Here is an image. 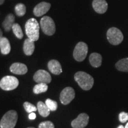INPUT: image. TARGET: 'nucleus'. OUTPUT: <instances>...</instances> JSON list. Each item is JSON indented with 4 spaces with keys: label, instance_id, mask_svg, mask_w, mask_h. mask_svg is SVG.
<instances>
[{
    "label": "nucleus",
    "instance_id": "19",
    "mask_svg": "<svg viewBox=\"0 0 128 128\" xmlns=\"http://www.w3.org/2000/svg\"><path fill=\"white\" fill-rule=\"evenodd\" d=\"M37 108H38L39 114L42 117L46 118L50 114V110L48 108L47 105L45 103H44V102H40V101L38 102V104H37Z\"/></svg>",
    "mask_w": 128,
    "mask_h": 128
},
{
    "label": "nucleus",
    "instance_id": "32",
    "mask_svg": "<svg viewBox=\"0 0 128 128\" xmlns=\"http://www.w3.org/2000/svg\"><path fill=\"white\" fill-rule=\"evenodd\" d=\"M124 128H128V122L126 124L125 127H124Z\"/></svg>",
    "mask_w": 128,
    "mask_h": 128
},
{
    "label": "nucleus",
    "instance_id": "7",
    "mask_svg": "<svg viewBox=\"0 0 128 128\" xmlns=\"http://www.w3.org/2000/svg\"><path fill=\"white\" fill-rule=\"evenodd\" d=\"M88 50V48L86 43L82 42H78L74 50V58L78 62L83 61L87 56Z\"/></svg>",
    "mask_w": 128,
    "mask_h": 128
},
{
    "label": "nucleus",
    "instance_id": "23",
    "mask_svg": "<svg viewBox=\"0 0 128 128\" xmlns=\"http://www.w3.org/2000/svg\"><path fill=\"white\" fill-rule=\"evenodd\" d=\"M12 31H13L14 34L19 39H22L23 38V33L22 31L20 26L18 23H14L12 26Z\"/></svg>",
    "mask_w": 128,
    "mask_h": 128
},
{
    "label": "nucleus",
    "instance_id": "8",
    "mask_svg": "<svg viewBox=\"0 0 128 128\" xmlns=\"http://www.w3.org/2000/svg\"><path fill=\"white\" fill-rule=\"evenodd\" d=\"M75 91L71 87L65 88L62 91L60 94V100L62 104L64 105L68 104L75 98Z\"/></svg>",
    "mask_w": 128,
    "mask_h": 128
},
{
    "label": "nucleus",
    "instance_id": "16",
    "mask_svg": "<svg viewBox=\"0 0 128 128\" xmlns=\"http://www.w3.org/2000/svg\"><path fill=\"white\" fill-rule=\"evenodd\" d=\"M89 60L92 67L98 68L102 65V56L98 53H92L90 55Z\"/></svg>",
    "mask_w": 128,
    "mask_h": 128
},
{
    "label": "nucleus",
    "instance_id": "28",
    "mask_svg": "<svg viewBox=\"0 0 128 128\" xmlns=\"http://www.w3.org/2000/svg\"><path fill=\"white\" fill-rule=\"evenodd\" d=\"M36 114H35L34 113H33V112L30 113L29 115H28V118H29V119L30 120H34L36 119Z\"/></svg>",
    "mask_w": 128,
    "mask_h": 128
},
{
    "label": "nucleus",
    "instance_id": "33",
    "mask_svg": "<svg viewBox=\"0 0 128 128\" xmlns=\"http://www.w3.org/2000/svg\"><path fill=\"white\" fill-rule=\"evenodd\" d=\"M28 128H33V127H28Z\"/></svg>",
    "mask_w": 128,
    "mask_h": 128
},
{
    "label": "nucleus",
    "instance_id": "31",
    "mask_svg": "<svg viewBox=\"0 0 128 128\" xmlns=\"http://www.w3.org/2000/svg\"><path fill=\"white\" fill-rule=\"evenodd\" d=\"M0 34H1V38H2V30H1V32H0Z\"/></svg>",
    "mask_w": 128,
    "mask_h": 128
},
{
    "label": "nucleus",
    "instance_id": "4",
    "mask_svg": "<svg viewBox=\"0 0 128 128\" xmlns=\"http://www.w3.org/2000/svg\"><path fill=\"white\" fill-rule=\"evenodd\" d=\"M40 27L44 34L52 36L55 33V24L52 18L49 16H44L40 20Z\"/></svg>",
    "mask_w": 128,
    "mask_h": 128
},
{
    "label": "nucleus",
    "instance_id": "11",
    "mask_svg": "<svg viewBox=\"0 0 128 128\" xmlns=\"http://www.w3.org/2000/svg\"><path fill=\"white\" fill-rule=\"evenodd\" d=\"M51 5L50 3L46 2H42L38 4L34 8L33 13L37 17H40L46 14L50 9Z\"/></svg>",
    "mask_w": 128,
    "mask_h": 128
},
{
    "label": "nucleus",
    "instance_id": "30",
    "mask_svg": "<svg viewBox=\"0 0 128 128\" xmlns=\"http://www.w3.org/2000/svg\"><path fill=\"white\" fill-rule=\"evenodd\" d=\"M118 128H124V127L123 125H120V126H118Z\"/></svg>",
    "mask_w": 128,
    "mask_h": 128
},
{
    "label": "nucleus",
    "instance_id": "21",
    "mask_svg": "<svg viewBox=\"0 0 128 128\" xmlns=\"http://www.w3.org/2000/svg\"><path fill=\"white\" fill-rule=\"evenodd\" d=\"M48 89V86L47 84L45 83H39L36 84L33 88V92L34 94H39L42 92H47Z\"/></svg>",
    "mask_w": 128,
    "mask_h": 128
},
{
    "label": "nucleus",
    "instance_id": "26",
    "mask_svg": "<svg viewBox=\"0 0 128 128\" xmlns=\"http://www.w3.org/2000/svg\"><path fill=\"white\" fill-rule=\"evenodd\" d=\"M39 128H55V126L52 122L45 121L39 124Z\"/></svg>",
    "mask_w": 128,
    "mask_h": 128
},
{
    "label": "nucleus",
    "instance_id": "2",
    "mask_svg": "<svg viewBox=\"0 0 128 128\" xmlns=\"http://www.w3.org/2000/svg\"><path fill=\"white\" fill-rule=\"evenodd\" d=\"M39 24L34 18H30L25 24V30L28 39L36 42L39 38Z\"/></svg>",
    "mask_w": 128,
    "mask_h": 128
},
{
    "label": "nucleus",
    "instance_id": "1",
    "mask_svg": "<svg viewBox=\"0 0 128 128\" xmlns=\"http://www.w3.org/2000/svg\"><path fill=\"white\" fill-rule=\"evenodd\" d=\"M74 79L78 86L84 90H90L94 85V78L85 72H76L74 76Z\"/></svg>",
    "mask_w": 128,
    "mask_h": 128
},
{
    "label": "nucleus",
    "instance_id": "14",
    "mask_svg": "<svg viewBox=\"0 0 128 128\" xmlns=\"http://www.w3.org/2000/svg\"><path fill=\"white\" fill-rule=\"evenodd\" d=\"M48 68L51 72L55 75H60L62 72L60 64L55 60H51L48 62Z\"/></svg>",
    "mask_w": 128,
    "mask_h": 128
},
{
    "label": "nucleus",
    "instance_id": "9",
    "mask_svg": "<svg viewBox=\"0 0 128 128\" xmlns=\"http://www.w3.org/2000/svg\"><path fill=\"white\" fill-rule=\"evenodd\" d=\"M33 80L37 83H45L49 84L51 82L52 78L48 72L43 70H38L33 76Z\"/></svg>",
    "mask_w": 128,
    "mask_h": 128
},
{
    "label": "nucleus",
    "instance_id": "15",
    "mask_svg": "<svg viewBox=\"0 0 128 128\" xmlns=\"http://www.w3.org/2000/svg\"><path fill=\"white\" fill-rule=\"evenodd\" d=\"M34 48L35 45L34 41L28 38L25 40L23 44V51L26 55H32L34 52Z\"/></svg>",
    "mask_w": 128,
    "mask_h": 128
},
{
    "label": "nucleus",
    "instance_id": "18",
    "mask_svg": "<svg viewBox=\"0 0 128 128\" xmlns=\"http://www.w3.org/2000/svg\"><path fill=\"white\" fill-rule=\"evenodd\" d=\"M15 17L12 14H9L6 17L4 22H2V26L6 32H9L12 30V26L14 24Z\"/></svg>",
    "mask_w": 128,
    "mask_h": 128
},
{
    "label": "nucleus",
    "instance_id": "6",
    "mask_svg": "<svg viewBox=\"0 0 128 128\" xmlns=\"http://www.w3.org/2000/svg\"><path fill=\"white\" fill-rule=\"evenodd\" d=\"M19 81L15 76H5L0 81V87L3 90L11 91L16 89L18 86Z\"/></svg>",
    "mask_w": 128,
    "mask_h": 128
},
{
    "label": "nucleus",
    "instance_id": "10",
    "mask_svg": "<svg viewBox=\"0 0 128 128\" xmlns=\"http://www.w3.org/2000/svg\"><path fill=\"white\" fill-rule=\"evenodd\" d=\"M89 122V116L86 113H82L72 121L71 126L73 128H84L87 125Z\"/></svg>",
    "mask_w": 128,
    "mask_h": 128
},
{
    "label": "nucleus",
    "instance_id": "22",
    "mask_svg": "<svg viewBox=\"0 0 128 128\" xmlns=\"http://www.w3.org/2000/svg\"><path fill=\"white\" fill-rule=\"evenodd\" d=\"M15 12L16 14L19 17L23 16L26 12V7L25 5L22 3L17 4L15 7Z\"/></svg>",
    "mask_w": 128,
    "mask_h": 128
},
{
    "label": "nucleus",
    "instance_id": "24",
    "mask_svg": "<svg viewBox=\"0 0 128 128\" xmlns=\"http://www.w3.org/2000/svg\"><path fill=\"white\" fill-rule=\"evenodd\" d=\"M45 104L47 105L48 108H49L50 111H55L58 108V103L55 101L51 100L50 98H48L46 100Z\"/></svg>",
    "mask_w": 128,
    "mask_h": 128
},
{
    "label": "nucleus",
    "instance_id": "25",
    "mask_svg": "<svg viewBox=\"0 0 128 128\" xmlns=\"http://www.w3.org/2000/svg\"><path fill=\"white\" fill-rule=\"evenodd\" d=\"M23 106L24 109L26 110L28 113H32L33 112H36L37 110V108H36V106L33 104L29 103V102H26L24 103L23 104Z\"/></svg>",
    "mask_w": 128,
    "mask_h": 128
},
{
    "label": "nucleus",
    "instance_id": "5",
    "mask_svg": "<svg viewBox=\"0 0 128 128\" xmlns=\"http://www.w3.org/2000/svg\"><path fill=\"white\" fill-rule=\"evenodd\" d=\"M107 38L110 44L118 45L124 40V35L122 32L116 28H110L107 32Z\"/></svg>",
    "mask_w": 128,
    "mask_h": 128
},
{
    "label": "nucleus",
    "instance_id": "3",
    "mask_svg": "<svg viewBox=\"0 0 128 128\" xmlns=\"http://www.w3.org/2000/svg\"><path fill=\"white\" fill-rule=\"evenodd\" d=\"M18 114L15 110H10L5 114L0 122L1 128H14L17 124Z\"/></svg>",
    "mask_w": 128,
    "mask_h": 128
},
{
    "label": "nucleus",
    "instance_id": "27",
    "mask_svg": "<svg viewBox=\"0 0 128 128\" xmlns=\"http://www.w3.org/2000/svg\"><path fill=\"white\" fill-rule=\"evenodd\" d=\"M119 120L122 123H125L128 120V113L122 112L119 115Z\"/></svg>",
    "mask_w": 128,
    "mask_h": 128
},
{
    "label": "nucleus",
    "instance_id": "17",
    "mask_svg": "<svg viewBox=\"0 0 128 128\" xmlns=\"http://www.w3.org/2000/svg\"><path fill=\"white\" fill-rule=\"evenodd\" d=\"M0 49H1V52L3 55H8L10 52V43L7 38L4 37L0 38Z\"/></svg>",
    "mask_w": 128,
    "mask_h": 128
},
{
    "label": "nucleus",
    "instance_id": "12",
    "mask_svg": "<svg viewBox=\"0 0 128 128\" xmlns=\"http://www.w3.org/2000/svg\"><path fill=\"white\" fill-rule=\"evenodd\" d=\"M92 5L95 12L98 14L105 13L108 8L106 0H93Z\"/></svg>",
    "mask_w": 128,
    "mask_h": 128
},
{
    "label": "nucleus",
    "instance_id": "20",
    "mask_svg": "<svg viewBox=\"0 0 128 128\" xmlns=\"http://www.w3.org/2000/svg\"><path fill=\"white\" fill-rule=\"evenodd\" d=\"M116 68L120 71L128 72V58L119 60L116 64Z\"/></svg>",
    "mask_w": 128,
    "mask_h": 128
},
{
    "label": "nucleus",
    "instance_id": "29",
    "mask_svg": "<svg viewBox=\"0 0 128 128\" xmlns=\"http://www.w3.org/2000/svg\"><path fill=\"white\" fill-rule=\"evenodd\" d=\"M4 2V0H0V4L2 5Z\"/></svg>",
    "mask_w": 128,
    "mask_h": 128
},
{
    "label": "nucleus",
    "instance_id": "13",
    "mask_svg": "<svg viewBox=\"0 0 128 128\" xmlns=\"http://www.w3.org/2000/svg\"><path fill=\"white\" fill-rule=\"evenodd\" d=\"M10 71L14 74L24 75L28 72V67L25 64L19 62L12 64L10 66Z\"/></svg>",
    "mask_w": 128,
    "mask_h": 128
}]
</instances>
